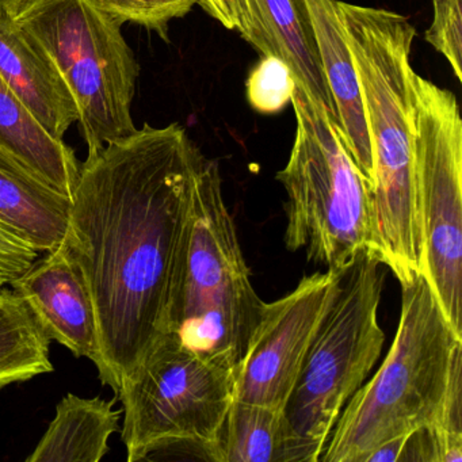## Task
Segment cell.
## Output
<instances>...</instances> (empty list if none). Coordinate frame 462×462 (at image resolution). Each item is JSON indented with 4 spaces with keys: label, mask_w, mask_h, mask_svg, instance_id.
Here are the masks:
<instances>
[{
    "label": "cell",
    "mask_w": 462,
    "mask_h": 462,
    "mask_svg": "<svg viewBox=\"0 0 462 462\" xmlns=\"http://www.w3.org/2000/svg\"><path fill=\"white\" fill-rule=\"evenodd\" d=\"M205 155L180 124L142 129L88 153L63 245L97 323L99 378L116 397L159 340L185 266Z\"/></svg>",
    "instance_id": "1"
},
{
    "label": "cell",
    "mask_w": 462,
    "mask_h": 462,
    "mask_svg": "<svg viewBox=\"0 0 462 462\" xmlns=\"http://www.w3.org/2000/svg\"><path fill=\"white\" fill-rule=\"evenodd\" d=\"M339 12L372 143L375 256L404 285L421 275L423 261L412 144L415 26L399 13L347 2Z\"/></svg>",
    "instance_id": "2"
},
{
    "label": "cell",
    "mask_w": 462,
    "mask_h": 462,
    "mask_svg": "<svg viewBox=\"0 0 462 462\" xmlns=\"http://www.w3.org/2000/svg\"><path fill=\"white\" fill-rule=\"evenodd\" d=\"M462 337L443 316L423 275L402 285V315L378 372L343 408L319 461L365 462L383 443L435 420Z\"/></svg>",
    "instance_id": "3"
},
{
    "label": "cell",
    "mask_w": 462,
    "mask_h": 462,
    "mask_svg": "<svg viewBox=\"0 0 462 462\" xmlns=\"http://www.w3.org/2000/svg\"><path fill=\"white\" fill-rule=\"evenodd\" d=\"M263 307L224 199L220 166L205 156L197 172L193 224L170 329L202 358L236 370Z\"/></svg>",
    "instance_id": "4"
},
{
    "label": "cell",
    "mask_w": 462,
    "mask_h": 462,
    "mask_svg": "<svg viewBox=\"0 0 462 462\" xmlns=\"http://www.w3.org/2000/svg\"><path fill=\"white\" fill-rule=\"evenodd\" d=\"M296 136L277 174L286 199L285 245L340 272L359 254L375 256L370 189L324 107L294 88Z\"/></svg>",
    "instance_id": "5"
},
{
    "label": "cell",
    "mask_w": 462,
    "mask_h": 462,
    "mask_svg": "<svg viewBox=\"0 0 462 462\" xmlns=\"http://www.w3.org/2000/svg\"><path fill=\"white\" fill-rule=\"evenodd\" d=\"M121 438L129 462L193 453L220 462L221 435L235 402V370L213 364L170 334L121 388Z\"/></svg>",
    "instance_id": "6"
},
{
    "label": "cell",
    "mask_w": 462,
    "mask_h": 462,
    "mask_svg": "<svg viewBox=\"0 0 462 462\" xmlns=\"http://www.w3.org/2000/svg\"><path fill=\"white\" fill-rule=\"evenodd\" d=\"M13 21L63 75L88 153L136 131L132 102L140 66L121 21L91 0H37Z\"/></svg>",
    "instance_id": "7"
},
{
    "label": "cell",
    "mask_w": 462,
    "mask_h": 462,
    "mask_svg": "<svg viewBox=\"0 0 462 462\" xmlns=\"http://www.w3.org/2000/svg\"><path fill=\"white\" fill-rule=\"evenodd\" d=\"M383 282V264L369 254L346 264L305 356L285 412L312 462L320 459L340 412L380 358L385 342L378 323Z\"/></svg>",
    "instance_id": "8"
},
{
    "label": "cell",
    "mask_w": 462,
    "mask_h": 462,
    "mask_svg": "<svg viewBox=\"0 0 462 462\" xmlns=\"http://www.w3.org/2000/svg\"><path fill=\"white\" fill-rule=\"evenodd\" d=\"M413 170L420 213L421 275L462 337V118L451 91L413 74Z\"/></svg>",
    "instance_id": "9"
},
{
    "label": "cell",
    "mask_w": 462,
    "mask_h": 462,
    "mask_svg": "<svg viewBox=\"0 0 462 462\" xmlns=\"http://www.w3.org/2000/svg\"><path fill=\"white\" fill-rule=\"evenodd\" d=\"M339 272L305 275L296 288L264 302L261 320L235 370V400L285 411L316 331L334 299Z\"/></svg>",
    "instance_id": "10"
},
{
    "label": "cell",
    "mask_w": 462,
    "mask_h": 462,
    "mask_svg": "<svg viewBox=\"0 0 462 462\" xmlns=\"http://www.w3.org/2000/svg\"><path fill=\"white\" fill-rule=\"evenodd\" d=\"M47 254L10 288L28 305L51 342L56 340L78 358L93 361L97 323L90 293L63 243Z\"/></svg>",
    "instance_id": "11"
},
{
    "label": "cell",
    "mask_w": 462,
    "mask_h": 462,
    "mask_svg": "<svg viewBox=\"0 0 462 462\" xmlns=\"http://www.w3.org/2000/svg\"><path fill=\"white\" fill-rule=\"evenodd\" d=\"M335 110V128L369 189L374 180L372 143L358 75L346 39L339 0H302Z\"/></svg>",
    "instance_id": "12"
},
{
    "label": "cell",
    "mask_w": 462,
    "mask_h": 462,
    "mask_svg": "<svg viewBox=\"0 0 462 462\" xmlns=\"http://www.w3.org/2000/svg\"><path fill=\"white\" fill-rule=\"evenodd\" d=\"M0 77L26 112L51 136L64 140L78 123L77 102L53 61L34 47L14 21L0 17Z\"/></svg>",
    "instance_id": "13"
},
{
    "label": "cell",
    "mask_w": 462,
    "mask_h": 462,
    "mask_svg": "<svg viewBox=\"0 0 462 462\" xmlns=\"http://www.w3.org/2000/svg\"><path fill=\"white\" fill-rule=\"evenodd\" d=\"M253 36L250 44L262 56L286 64L297 88L324 107L335 125V110L319 60L312 28L302 0H245Z\"/></svg>",
    "instance_id": "14"
},
{
    "label": "cell",
    "mask_w": 462,
    "mask_h": 462,
    "mask_svg": "<svg viewBox=\"0 0 462 462\" xmlns=\"http://www.w3.org/2000/svg\"><path fill=\"white\" fill-rule=\"evenodd\" d=\"M71 199L0 145V226L37 253L63 243Z\"/></svg>",
    "instance_id": "15"
},
{
    "label": "cell",
    "mask_w": 462,
    "mask_h": 462,
    "mask_svg": "<svg viewBox=\"0 0 462 462\" xmlns=\"http://www.w3.org/2000/svg\"><path fill=\"white\" fill-rule=\"evenodd\" d=\"M116 400L69 393L26 462H99L110 451V437L120 431L123 410Z\"/></svg>",
    "instance_id": "16"
},
{
    "label": "cell",
    "mask_w": 462,
    "mask_h": 462,
    "mask_svg": "<svg viewBox=\"0 0 462 462\" xmlns=\"http://www.w3.org/2000/svg\"><path fill=\"white\" fill-rule=\"evenodd\" d=\"M220 462H312L285 411L232 402L221 435Z\"/></svg>",
    "instance_id": "17"
},
{
    "label": "cell",
    "mask_w": 462,
    "mask_h": 462,
    "mask_svg": "<svg viewBox=\"0 0 462 462\" xmlns=\"http://www.w3.org/2000/svg\"><path fill=\"white\" fill-rule=\"evenodd\" d=\"M0 145L17 156L45 182L71 199L79 180L74 150L48 134L26 112L0 77Z\"/></svg>",
    "instance_id": "18"
},
{
    "label": "cell",
    "mask_w": 462,
    "mask_h": 462,
    "mask_svg": "<svg viewBox=\"0 0 462 462\" xmlns=\"http://www.w3.org/2000/svg\"><path fill=\"white\" fill-rule=\"evenodd\" d=\"M51 340L13 291L0 297V389L53 372Z\"/></svg>",
    "instance_id": "19"
},
{
    "label": "cell",
    "mask_w": 462,
    "mask_h": 462,
    "mask_svg": "<svg viewBox=\"0 0 462 462\" xmlns=\"http://www.w3.org/2000/svg\"><path fill=\"white\" fill-rule=\"evenodd\" d=\"M121 23H132L169 40L171 21L186 17L197 0H91Z\"/></svg>",
    "instance_id": "20"
},
{
    "label": "cell",
    "mask_w": 462,
    "mask_h": 462,
    "mask_svg": "<svg viewBox=\"0 0 462 462\" xmlns=\"http://www.w3.org/2000/svg\"><path fill=\"white\" fill-rule=\"evenodd\" d=\"M296 88L291 69L280 59L262 56L251 69L245 93L254 110L262 115H274L285 109Z\"/></svg>",
    "instance_id": "21"
},
{
    "label": "cell",
    "mask_w": 462,
    "mask_h": 462,
    "mask_svg": "<svg viewBox=\"0 0 462 462\" xmlns=\"http://www.w3.org/2000/svg\"><path fill=\"white\" fill-rule=\"evenodd\" d=\"M434 18L427 29L426 42L439 52L462 80V0H432Z\"/></svg>",
    "instance_id": "22"
},
{
    "label": "cell",
    "mask_w": 462,
    "mask_h": 462,
    "mask_svg": "<svg viewBox=\"0 0 462 462\" xmlns=\"http://www.w3.org/2000/svg\"><path fill=\"white\" fill-rule=\"evenodd\" d=\"M39 253L0 226V281L10 285L36 261Z\"/></svg>",
    "instance_id": "23"
},
{
    "label": "cell",
    "mask_w": 462,
    "mask_h": 462,
    "mask_svg": "<svg viewBox=\"0 0 462 462\" xmlns=\"http://www.w3.org/2000/svg\"><path fill=\"white\" fill-rule=\"evenodd\" d=\"M197 5L224 28L239 32L245 42H250L253 23L245 0H197Z\"/></svg>",
    "instance_id": "24"
},
{
    "label": "cell",
    "mask_w": 462,
    "mask_h": 462,
    "mask_svg": "<svg viewBox=\"0 0 462 462\" xmlns=\"http://www.w3.org/2000/svg\"><path fill=\"white\" fill-rule=\"evenodd\" d=\"M37 0H0V17L14 20Z\"/></svg>",
    "instance_id": "25"
},
{
    "label": "cell",
    "mask_w": 462,
    "mask_h": 462,
    "mask_svg": "<svg viewBox=\"0 0 462 462\" xmlns=\"http://www.w3.org/2000/svg\"><path fill=\"white\" fill-rule=\"evenodd\" d=\"M5 286H6V283H5L4 281H0V297L4 294Z\"/></svg>",
    "instance_id": "26"
}]
</instances>
